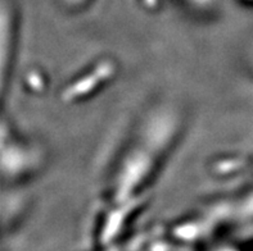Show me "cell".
<instances>
[{
  "instance_id": "7a4b0ae2",
  "label": "cell",
  "mask_w": 253,
  "mask_h": 251,
  "mask_svg": "<svg viewBox=\"0 0 253 251\" xmlns=\"http://www.w3.org/2000/svg\"><path fill=\"white\" fill-rule=\"evenodd\" d=\"M59 1H61L62 6H64L66 9L76 10V9H81L83 6L89 4L91 0H59Z\"/></svg>"
},
{
  "instance_id": "6da1fadb",
  "label": "cell",
  "mask_w": 253,
  "mask_h": 251,
  "mask_svg": "<svg viewBox=\"0 0 253 251\" xmlns=\"http://www.w3.org/2000/svg\"><path fill=\"white\" fill-rule=\"evenodd\" d=\"M181 114L173 107L152 109L138 127L116 164L108 191L116 199H125L145 190L179 136Z\"/></svg>"
}]
</instances>
